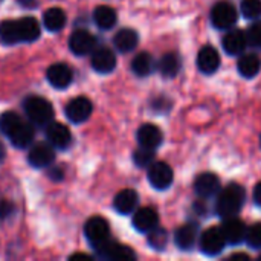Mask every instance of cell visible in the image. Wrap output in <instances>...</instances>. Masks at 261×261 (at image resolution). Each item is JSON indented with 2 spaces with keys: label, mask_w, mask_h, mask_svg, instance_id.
<instances>
[{
  "label": "cell",
  "mask_w": 261,
  "mask_h": 261,
  "mask_svg": "<svg viewBox=\"0 0 261 261\" xmlns=\"http://www.w3.org/2000/svg\"><path fill=\"white\" fill-rule=\"evenodd\" d=\"M246 199L245 188L239 184H229L226 188L222 190L219 194L217 203H216V211L222 219H229L236 217Z\"/></svg>",
  "instance_id": "obj_1"
},
{
  "label": "cell",
  "mask_w": 261,
  "mask_h": 261,
  "mask_svg": "<svg viewBox=\"0 0 261 261\" xmlns=\"http://www.w3.org/2000/svg\"><path fill=\"white\" fill-rule=\"evenodd\" d=\"M23 109L26 116L34 125L47 127V124H50L54 119V107L43 96H35V95L28 96L23 101Z\"/></svg>",
  "instance_id": "obj_2"
},
{
  "label": "cell",
  "mask_w": 261,
  "mask_h": 261,
  "mask_svg": "<svg viewBox=\"0 0 261 261\" xmlns=\"http://www.w3.org/2000/svg\"><path fill=\"white\" fill-rule=\"evenodd\" d=\"M84 234L87 242L95 248H98L99 245H102L104 242H107L110 239V226L109 222L102 217H92L87 220V223L84 225Z\"/></svg>",
  "instance_id": "obj_3"
},
{
  "label": "cell",
  "mask_w": 261,
  "mask_h": 261,
  "mask_svg": "<svg viewBox=\"0 0 261 261\" xmlns=\"http://www.w3.org/2000/svg\"><path fill=\"white\" fill-rule=\"evenodd\" d=\"M237 9L229 2H219L211 11V21L217 29H229L237 23Z\"/></svg>",
  "instance_id": "obj_4"
},
{
  "label": "cell",
  "mask_w": 261,
  "mask_h": 261,
  "mask_svg": "<svg viewBox=\"0 0 261 261\" xmlns=\"http://www.w3.org/2000/svg\"><path fill=\"white\" fill-rule=\"evenodd\" d=\"M95 251L98 252V255L101 258H106V260L130 261L136 258V254L132 248L119 245L116 242H112L110 239L107 242H104L102 245H99L98 248H95Z\"/></svg>",
  "instance_id": "obj_5"
},
{
  "label": "cell",
  "mask_w": 261,
  "mask_h": 261,
  "mask_svg": "<svg viewBox=\"0 0 261 261\" xmlns=\"http://www.w3.org/2000/svg\"><path fill=\"white\" fill-rule=\"evenodd\" d=\"M93 106L89 98L86 96H76L70 99L66 106V116L73 124H81L87 121L92 115Z\"/></svg>",
  "instance_id": "obj_6"
},
{
  "label": "cell",
  "mask_w": 261,
  "mask_h": 261,
  "mask_svg": "<svg viewBox=\"0 0 261 261\" xmlns=\"http://www.w3.org/2000/svg\"><path fill=\"white\" fill-rule=\"evenodd\" d=\"M173 170L165 162H154L148 167V180L153 188L162 191L173 184Z\"/></svg>",
  "instance_id": "obj_7"
},
{
  "label": "cell",
  "mask_w": 261,
  "mask_h": 261,
  "mask_svg": "<svg viewBox=\"0 0 261 261\" xmlns=\"http://www.w3.org/2000/svg\"><path fill=\"white\" fill-rule=\"evenodd\" d=\"M225 237L220 228H210L200 236V249L205 255H219L225 249Z\"/></svg>",
  "instance_id": "obj_8"
},
{
  "label": "cell",
  "mask_w": 261,
  "mask_h": 261,
  "mask_svg": "<svg viewBox=\"0 0 261 261\" xmlns=\"http://www.w3.org/2000/svg\"><path fill=\"white\" fill-rule=\"evenodd\" d=\"M96 46V38L86 29H78L75 31L70 38H69V47L75 55H87L95 50Z\"/></svg>",
  "instance_id": "obj_9"
},
{
  "label": "cell",
  "mask_w": 261,
  "mask_h": 261,
  "mask_svg": "<svg viewBox=\"0 0 261 261\" xmlns=\"http://www.w3.org/2000/svg\"><path fill=\"white\" fill-rule=\"evenodd\" d=\"M55 161V151L50 144L38 142L31 147L28 153V162L35 168H46Z\"/></svg>",
  "instance_id": "obj_10"
},
{
  "label": "cell",
  "mask_w": 261,
  "mask_h": 261,
  "mask_svg": "<svg viewBox=\"0 0 261 261\" xmlns=\"http://www.w3.org/2000/svg\"><path fill=\"white\" fill-rule=\"evenodd\" d=\"M46 138H47L49 144L54 148H58V150H66L72 144L70 130L64 124H60V122H50V124H47Z\"/></svg>",
  "instance_id": "obj_11"
},
{
  "label": "cell",
  "mask_w": 261,
  "mask_h": 261,
  "mask_svg": "<svg viewBox=\"0 0 261 261\" xmlns=\"http://www.w3.org/2000/svg\"><path fill=\"white\" fill-rule=\"evenodd\" d=\"M220 229L223 232L226 243H229V245H240L242 242L246 240V232H248L246 225L240 219H237V216L225 219Z\"/></svg>",
  "instance_id": "obj_12"
},
{
  "label": "cell",
  "mask_w": 261,
  "mask_h": 261,
  "mask_svg": "<svg viewBox=\"0 0 261 261\" xmlns=\"http://www.w3.org/2000/svg\"><path fill=\"white\" fill-rule=\"evenodd\" d=\"M46 78H47V81H49V84L52 87L66 89V87L70 86V83L73 80V73H72L70 67L66 63H55L47 69Z\"/></svg>",
  "instance_id": "obj_13"
},
{
  "label": "cell",
  "mask_w": 261,
  "mask_h": 261,
  "mask_svg": "<svg viewBox=\"0 0 261 261\" xmlns=\"http://www.w3.org/2000/svg\"><path fill=\"white\" fill-rule=\"evenodd\" d=\"M159 225V216L154 208H139L133 216V226L139 232H150Z\"/></svg>",
  "instance_id": "obj_14"
},
{
  "label": "cell",
  "mask_w": 261,
  "mask_h": 261,
  "mask_svg": "<svg viewBox=\"0 0 261 261\" xmlns=\"http://www.w3.org/2000/svg\"><path fill=\"white\" fill-rule=\"evenodd\" d=\"M220 66V54L213 46H203L197 54V67L200 72L211 75Z\"/></svg>",
  "instance_id": "obj_15"
},
{
  "label": "cell",
  "mask_w": 261,
  "mask_h": 261,
  "mask_svg": "<svg viewBox=\"0 0 261 261\" xmlns=\"http://www.w3.org/2000/svg\"><path fill=\"white\" fill-rule=\"evenodd\" d=\"M92 67L98 73H110L116 67V57L109 47H99L92 54Z\"/></svg>",
  "instance_id": "obj_16"
},
{
  "label": "cell",
  "mask_w": 261,
  "mask_h": 261,
  "mask_svg": "<svg viewBox=\"0 0 261 261\" xmlns=\"http://www.w3.org/2000/svg\"><path fill=\"white\" fill-rule=\"evenodd\" d=\"M194 191L200 197H211L220 191V179L214 173H202L194 180Z\"/></svg>",
  "instance_id": "obj_17"
},
{
  "label": "cell",
  "mask_w": 261,
  "mask_h": 261,
  "mask_svg": "<svg viewBox=\"0 0 261 261\" xmlns=\"http://www.w3.org/2000/svg\"><path fill=\"white\" fill-rule=\"evenodd\" d=\"M139 147H145V148H153L156 150L164 139V135L161 132L159 127H156L154 124H144L142 127H139L138 133H136Z\"/></svg>",
  "instance_id": "obj_18"
},
{
  "label": "cell",
  "mask_w": 261,
  "mask_h": 261,
  "mask_svg": "<svg viewBox=\"0 0 261 261\" xmlns=\"http://www.w3.org/2000/svg\"><path fill=\"white\" fill-rule=\"evenodd\" d=\"M138 202H139L138 193L135 190H132V188H125V190L119 191L115 196L113 208L116 210V213H119L122 216H127V214H132L136 210Z\"/></svg>",
  "instance_id": "obj_19"
},
{
  "label": "cell",
  "mask_w": 261,
  "mask_h": 261,
  "mask_svg": "<svg viewBox=\"0 0 261 261\" xmlns=\"http://www.w3.org/2000/svg\"><path fill=\"white\" fill-rule=\"evenodd\" d=\"M223 49L229 55H240L246 46H248V37L243 31L240 29H231L225 37H223Z\"/></svg>",
  "instance_id": "obj_20"
},
{
  "label": "cell",
  "mask_w": 261,
  "mask_h": 261,
  "mask_svg": "<svg viewBox=\"0 0 261 261\" xmlns=\"http://www.w3.org/2000/svg\"><path fill=\"white\" fill-rule=\"evenodd\" d=\"M138 41H139L138 32L135 29H130V28L119 29L113 37V44L121 54L132 52L138 46Z\"/></svg>",
  "instance_id": "obj_21"
},
{
  "label": "cell",
  "mask_w": 261,
  "mask_h": 261,
  "mask_svg": "<svg viewBox=\"0 0 261 261\" xmlns=\"http://www.w3.org/2000/svg\"><path fill=\"white\" fill-rule=\"evenodd\" d=\"M197 237H199L197 226L194 223H187V225H182L180 228H177L174 240H176V245L182 251H188L196 245Z\"/></svg>",
  "instance_id": "obj_22"
},
{
  "label": "cell",
  "mask_w": 261,
  "mask_h": 261,
  "mask_svg": "<svg viewBox=\"0 0 261 261\" xmlns=\"http://www.w3.org/2000/svg\"><path fill=\"white\" fill-rule=\"evenodd\" d=\"M8 138H9V141L12 142L14 147H17V148H26L34 141V128L29 124H26V122L21 121V124Z\"/></svg>",
  "instance_id": "obj_23"
},
{
  "label": "cell",
  "mask_w": 261,
  "mask_h": 261,
  "mask_svg": "<svg viewBox=\"0 0 261 261\" xmlns=\"http://www.w3.org/2000/svg\"><path fill=\"white\" fill-rule=\"evenodd\" d=\"M17 21H18V31H20L21 41L31 43L40 37V24L34 17H23Z\"/></svg>",
  "instance_id": "obj_24"
},
{
  "label": "cell",
  "mask_w": 261,
  "mask_h": 261,
  "mask_svg": "<svg viewBox=\"0 0 261 261\" xmlns=\"http://www.w3.org/2000/svg\"><path fill=\"white\" fill-rule=\"evenodd\" d=\"M237 69L240 72L242 76L245 78H254L255 75H258L261 69L260 58L254 54H246L242 55L239 63H237Z\"/></svg>",
  "instance_id": "obj_25"
},
{
  "label": "cell",
  "mask_w": 261,
  "mask_h": 261,
  "mask_svg": "<svg viewBox=\"0 0 261 261\" xmlns=\"http://www.w3.org/2000/svg\"><path fill=\"white\" fill-rule=\"evenodd\" d=\"M180 67H182V60L174 52H168V54H165L161 58L159 70H161V73H162L164 78H173V76H176L179 73Z\"/></svg>",
  "instance_id": "obj_26"
},
{
  "label": "cell",
  "mask_w": 261,
  "mask_h": 261,
  "mask_svg": "<svg viewBox=\"0 0 261 261\" xmlns=\"http://www.w3.org/2000/svg\"><path fill=\"white\" fill-rule=\"evenodd\" d=\"M93 20H95V23H96V26L99 29L107 31V29H112L116 24L118 17H116V12H115L113 8H110V6H98L93 11Z\"/></svg>",
  "instance_id": "obj_27"
},
{
  "label": "cell",
  "mask_w": 261,
  "mask_h": 261,
  "mask_svg": "<svg viewBox=\"0 0 261 261\" xmlns=\"http://www.w3.org/2000/svg\"><path fill=\"white\" fill-rule=\"evenodd\" d=\"M44 28L50 32H57L64 28L66 24V14L61 8H49L43 14Z\"/></svg>",
  "instance_id": "obj_28"
},
{
  "label": "cell",
  "mask_w": 261,
  "mask_h": 261,
  "mask_svg": "<svg viewBox=\"0 0 261 261\" xmlns=\"http://www.w3.org/2000/svg\"><path fill=\"white\" fill-rule=\"evenodd\" d=\"M153 67H154V61L148 52L138 54L132 61V70L136 76H148L153 72Z\"/></svg>",
  "instance_id": "obj_29"
},
{
  "label": "cell",
  "mask_w": 261,
  "mask_h": 261,
  "mask_svg": "<svg viewBox=\"0 0 261 261\" xmlns=\"http://www.w3.org/2000/svg\"><path fill=\"white\" fill-rule=\"evenodd\" d=\"M0 40L6 44H15L21 41L17 20H3L0 23Z\"/></svg>",
  "instance_id": "obj_30"
},
{
  "label": "cell",
  "mask_w": 261,
  "mask_h": 261,
  "mask_svg": "<svg viewBox=\"0 0 261 261\" xmlns=\"http://www.w3.org/2000/svg\"><path fill=\"white\" fill-rule=\"evenodd\" d=\"M21 124V118L15 112H5L0 115V132L8 138L18 125Z\"/></svg>",
  "instance_id": "obj_31"
},
{
  "label": "cell",
  "mask_w": 261,
  "mask_h": 261,
  "mask_svg": "<svg viewBox=\"0 0 261 261\" xmlns=\"http://www.w3.org/2000/svg\"><path fill=\"white\" fill-rule=\"evenodd\" d=\"M167 242H168V236H167V231L156 226L154 229H151L148 232V245L156 249V251H162L165 246H167Z\"/></svg>",
  "instance_id": "obj_32"
},
{
  "label": "cell",
  "mask_w": 261,
  "mask_h": 261,
  "mask_svg": "<svg viewBox=\"0 0 261 261\" xmlns=\"http://www.w3.org/2000/svg\"><path fill=\"white\" fill-rule=\"evenodd\" d=\"M154 159V150L153 148H145V147H139L135 153H133V161L136 164V167L145 168L150 167L151 162Z\"/></svg>",
  "instance_id": "obj_33"
},
{
  "label": "cell",
  "mask_w": 261,
  "mask_h": 261,
  "mask_svg": "<svg viewBox=\"0 0 261 261\" xmlns=\"http://www.w3.org/2000/svg\"><path fill=\"white\" fill-rule=\"evenodd\" d=\"M240 9L246 18L257 20L261 17V0H243Z\"/></svg>",
  "instance_id": "obj_34"
},
{
  "label": "cell",
  "mask_w": 261,
  "mask_h": 261,
  "mask_svg": "<svg viewBox=\"0 0 261 261\" xmlns=\"http://www.w3.org/2000/svg\"><path fill=\"white\" fill-rule=\"evenodd\" d=\"M246 37H248V43H249V46L260 49L261 47V20L255 21V23H252V24L249 26V29H248V32H246Z\"/></svg>",
  "instance_id": "obj_35"
},
{
  "label": "cell",
  "mask_w": 261,
  "mask_h": 261,
  "mask_svg": "<svg viewBox=\"0 0 261 261\" xmlns=\"http://www.w3.org/2000/svg\"><path fill=\"white\" fill-rule=\"evenodd\" d=\"M246 242L251 248L261 249V223L252 225L246 232Z\"/></svg>",
  "instance_id": "obj_36"
},
{
  "label": "cell",
  "mask_w": 261,
  "mask_h": 261,
  "mask_svg": "<svg viewBox=\"0 0 261 261\" xmlns=\"http://www.w3.org/2000/svg\"><path fill=\"white\" fill-rule=\"evenodd\" d=\"M14 213V205L9 202H0V219L5 220Z\"/></svg>",
  "instance_id": "obj_37"
},
{
  "label": "cell",
  "mask_w": 261,
  "mask_h": 261,
  "mask_svg": "<svg viewBox=\"0 0 261 261\" xmlns=\"http://www.w3.org/2000/svg\"><path fill=\"white\" fill-rule=\"evenodd\" d=\"M165 106H171V104H170V99H167V98H164V96H161L159 99H154V101H153V107H154L158 112H164V110H165Z\"/></svg>",
  "instance_id": "obj_38"
},
{
  "label": "cell",
  "mask_w": 261,
  "mask_h": 261,
  "mask_svg": "<svg viewBox=\"0 0 261 261\" xmlns=\"http://www.w3.org/2000/svg\"><path fill=\"white\" fill-rule=\"evenodd\" d=\"M252 197H254V202H255L258 206H261V182L255 185L254 193H252Z\"/></svg>",
  "instance_id": "obj_39"
},
{
  "label": "cell",
  "mask_w": 261,
  "mask_h": 261,
  "mask_svg": "<svg viewBox=\"0 0 261 261\" xmlns=\"http://www.w3.org/2000/svg\"><path fill=\"white\" fill-rule=\"evenodd\" d=\"M49 176H50V179L61 180V179H63V170H60V168H54V170H50V171H49Z\"/></svg>",
  "instance_id": "obj_40"
},
{
  "label": "cell",
  "mask_w": 261,
  "mask_h": 261,
  "mask_svg": "<svg viewBox=\"0 0 261 261\" xmlns=\"http://www.w3.org/2000/svg\"><path fill=\"white\" fill-rule=\"evenodd\" d=\"M76 258H81V260H90V257H89V255H86V254H73V255L70 257V260H76Z\"/></svg>",
  "instance_id": "obj_41"
},
{
  "label": "cell",
  "mask_w": 261,
  "mask_h": 261,
  "mask_svg": "<svg viewBox=\"0 0 261 261\" xmlns=\"http://www.w3.org/2000/svg\"><path fill=\"white\" fill-rule=\"evenodd\" d=\"M20 2V5H23V6H28V8H32V6H35V0H18Z\"/></svg>",
  "instance_id": "obj_42"
},
{
  "label": "cell",
  "mask_w": 261,
  "mask_h": 261,
  "mask_svg": "<svg viewBox=\"0 0 261 261\" xmlns=\"http://www.w3.org/2000/svg\"><path fill=\"white\" fill-rule=\"evenodd\" d=\"M231 258H234V260H237V258H243V260H249V257H248L246 254H234V255H231Z\"/></svg>",
  "instance_id": "obj_43"
},
{
  "label": "cell",
  "mask_w": 261,
  "mask_h": 261,
  "mask_svg": "<svg viewBox=\"0 0 261 261\" xmlns=\"http://www.w3.org/2000/svg\"><path fill=\"white\" fill-rule=\"evenodd\" d=\"M5 159V147H3V144L0 142V162Z\"/></svg>",
  "instance_id": "obj_44"
},
{
  "label": "cell",
  "mask_w": 261,
  "mask_h": 261,
  "mask_svg": "<svg viewBox=\"0 0 261 261\" xmlns=\"http://www.w3.org/2000/svg\"><path fill=\"white\" fill-rule=\"evenodd\" d=\"M260 260H261V257H260Z\"/></svg>",
  "instance_id": "obj_45"
},
{
  "label": "cell",
  "mask_w": 261,
  "mask_h": 261,
  "mask_svg": "<svg viewBox=\"0 0 261 261\" xmlns=\"http://www.w3.org/2000/svg\"><path fill=\"white\" fill-rule=\"evenodd\" d=\"M0 2H2V0H0Z\"/></svg>",
  "instance_id": "obj_46"
},
{
  "label": "cell",
  "mask_w": 261,
  "mask_h": 261,
  "mask_svg": "<svg viewBox=\"0 0 261 261\" xmlns=\"http://www.w3.org/2000/svg\"><path fill=\"white\" fill-rule=\"evenodd\" d=\"M260 142H261V141H260Z\"/></svg>",
  "instance_id": "obj_47"
}]
</instances>
